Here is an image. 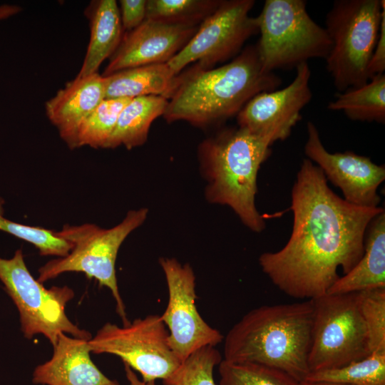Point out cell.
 <instances>
[{
  "label": "cell",
  "instance_id": "29",
  "mask_svg": "<svg viewBox=\"0 0 385 385\" xmlns=\"http://www.w3.org/2000/svg\"><path fill=\"white\" fill-rule=\"evenodd\" d=\"M370 352L385 351V288L358 292Z\"/></svg>",
  "mask_w": 385,
  "mask_h": 385
},
{
  "label": "cell",
  "instance_id": "8",
  "mask_svg": "<svg viewBox=\"0 0 385 385\" xmlns=\"http://www.w3.org/2000/svg\"><path fill=\"white\" fill-rule=\"evenodd\" d=\"M0 280L19 314L26 338L43 335L53 346L61 333L89 340L91 334L68 317L66 307L74 297L67 286L46 288L28 270L21 249L10 259L0 257Z\"/></svg>",
  "mask_w": 385,
  "mask_h": 385
},
{
  "label": "cell",
  "instance_id": "32",
  "mask_svg": "<svg viewBox=\"0 0 385 385\" xmlns=\"http://www.w3.org/2000/svg\"><path fill=\"white\" fill-rule=\"evenodd\" d=\"M124 369L125 376L129 385H155V381H143L140 380L133 371V370L128 365L124 364Z\"/></svg>",
  "mask_w": 385,
  "mask_h": 385
},
{
  "label": "cell",
  "instance_id": "4",
  "mask_svg": "<svg viewBox=\"0 0 385 385\" xmlns=\"http://www.w3.org/2000/svg\"><path fill=\"white\" fill-rule=\"evenodd\" d=\"M274 143L270 138L238 126L222 130L199 147L202 170L207 180V200L229 206L255 232L265 227L255 205L257 173Z\"/></svg>",
  "mask_w": 385,
  "mask_h": 385
},
{
  "label": "cell",
  "instance_id": "10",
  "mask_svg": "<svg viewBox=\"0 0 385 385\" xmlns=\"http://www.w3.org/2000/svg\"><path fill=\"white\" fill-rule=\"evenodd\" d=\"M168 336L160 315L149 314L123 327L106 323L88 344L91 352L120 357L143 381L165 380L182 364L169 346Z\"/></svg>",
  "mask_w": 385,
  "mask_h": 385
},
{
  "label": "cell",
  "instance_id": "22",
  "mask_svg": "<svg viewBox=\"0 0 385 385\" xmlns=\"http://www.w3.org/2000/svg\"><path fill=\"white\" fill-rule=\"evenodd\" d=\"M327 108L331 111H342L352 120L384 123V73L373 76L360 86L337 92Z\"/></svg>",
  "mask_w": 385,
  "mask_h": 385
},
{
  "label": "cell",
  "instance_id": "27",
  "mask_svg": "<svg viewBox=\"0 0 385 385\" xmlns=\"http://www.w3.org/2000/svg\"><path fill=\"white\" fill-rule=\"evenodd\" d=\"M222 360L220 351L212 346H203L189 355L164 385H216L213 370Z\"/></svg>",
  "mask_w": 385,
  "mask_h": 385
},
{
  "label": "cell",
  "instance_id": "20",
  "mask_svg": "<svg viewBox=\"0 0 385 385\" xmlns=\"http://www.w3.org/2000/svg\"><path fill=\"white\" fill-rule=\"evenodd\" d=\"M167 63L126 68L106 78V99L162 96L168 99L177 82Z\"/></svg>",
  "mask_w": 385,
  "mask_h": 385
},
{
  "label": "cell",
  "instance_id": "17",
  "mask_svg": "<svg viewBox=\"0 0 385 385\" xmlns=\"http://www.w3.org/2000/svg\"><path fill=\"white\" fill-rule=\"evenodd\" d=\"M104 99V76L98 73L85 77L77 76L47 101L46 113L61 138L73 149L79 125Z\"/></svg>",
  "mask_w": 385,
  "mask_h": 385
},
{
  "label": "cell",
  "instance_id": "28",
  "mask_svg": "<svg viewBox=\"0 0 385 385\" xmlns=\"http://www.w3.org/2000/svg\"><path fill=\"white\" fill-rule=\"evenodd\" d=\"M0 230L34 245L43 256H66L72 249L68 241L59 237L56 232L40 227L17 223L5 217L0 202Z\"/></svg>",
  "mask_w": 385,
  "mask_h": 385
},
{
  "label": "cell",
  "instance_id": "11",
  "mask_svg": "<svg viewBox=\"0 0 385 385\" xmlns=\"http://www.w3.org/2000/svg\"><path fill=\"white\" fill-rule=\"evenodd\" d=\"M254 4V0L221 1L168 65L179 74L191 63L210 68L237 56L244 43L259 32L257 18L250 16Z\"/></svg>",
  "mask_w": 385,
  "mask_h": 385
},
{
  "label": "cell",
  "instance_id": "2",
  "mask_svg": "<svg viewBox=\"0 0 385 385\" xmlns=\"http://www.w3.org/2000/svg\"><path fill=\"white\" fill-rule=\"evenodd\" d=\"M281 83L278 76L263 71L256 45L249 46L223 66L195 65L178 74L163 116L168 123L214 125L237 115L255 95L274 91Z\"/></svg>",
  "mask_w": 385,
  "mask_h": 385
},
{
  "label": "cell",
  "instance_id": "14",
  "mask_svg": "<svg viewBox=\"0 0 385 385\" xmlns=\"http://www.w3.org/2000/svg\"><path fill=\"white\" fill-rule=\"evenodd\" d=\"M296 71L293 81L285 88L252 97L237 115L238 126L274 142L288 138L301 119V111L312 97L308 63L300 64Z\"/></svg>",
  "mask_w": 385,
  "mask_h": 385
},
{
  "label": "cell",
  "instance_id": "5",
  "mask_svg": "<svg viewBox=\"0 0 385 385\" xmlns=\"http://www.w3.org/2000/svg\"><path fill=\"white\" fill-rule=\"evenodd\" d=\"M147 215L146 208L130 210L119 224L109 229L90 223L64 225L56 232L71 243L72 249L66 256L50 260L41 267L37 280L43 283L65 272H83L109 289L123 325L128 324L118 286L115 261L124 240L144 222Z\"/></svg>",
  "mask_w": 385,
  "mask_h": 385
},
{
  "label": "cell",
  "instance_id": "6",
  "mask_svg": "<svg viewBox=\"0 0 385 385\" xmlns=\"http://www.w3.org/2000/svg\"><path fill=\"white\" fill-rule=\"evenodd\" d=\"M384 0H337L326 15L332 45L325 61L338 92L369 81L368 65L376 44Z\"/></svg>",
  "mask_w": 385,
  "mask_h": 385
},
{
  "label": "cell",
  "instance_id": "9",
  "mask_svg": "<svg viewBox=\"0 0 385 385\" xmlns=\"http://www.w3.org/2000/svg\"><path fill=\"white\" fill-rule=\"evenodd\" d=\"M312 300L310 372L339 368L371 354L358 292L326 294Z\"/></svg>",
  "mask_w": 385,
  "mask_h": 385
},
{
  "label": "cell",
  "instance_id": "15",
  "mask_svg": "<svg viewBox=\"0 0 385 385\" xmlns=\"http://www.w3.org/2000/svg\"><path fill=\"white\" fill-rule=\"evenodd\" d=\"M198 26L150 19L123 35L103 76L133 67L168 63L190 41Z\"/></svg>",
  "mask_w": 385,
  "mask_h": 385
},
{
  "label": "cell",
  "instance_id": "7",
  "mask_svg": "<svg viewBox=\"0 0 385 385\" xmlns=\"http://www.w3.org/2000/svg\"><path fill=\"white\" fill-rule=\"evenodd\" d=\"M257 18L260 37L256 47L265 72L327 57L330 38L308 14L305 1L266 0Z\"/></svg>",
  "mask_w": 385,
  "mask_h": 385
},
{
  "label": "cell",
  "instance_id": "33",
  "mask_svg": "<svg viewBox=\"0 0 385 385\" xmlns=\"http://www.w3.org/2000/svg\"><path fill=\"white\" fill-rule=\"evenodd\" d=\"M21 10L20 7L12 5L0 6V19L9 17Z\"/></svg>",
  "mask_w": 385,
  "mask_h": 385
},
{
  "label": "cell",
  "instance_id": "13",
  "mask_svg": "<svg viewBox=\"0 0 385 385\" xmlns=\"http://www.w3.org/2000/svg\"><path fill=\"white\" fill-rule=\"evenodd\" d=\"M307 130L305 155L317 163L327 180L342 190L343 199L358 207H379L381 198L377 190L385 179L384 165H376L369 158L351 151L329 153L314 123L307 122Z\"/></svg>",
  "mask_w": 385,
  "mask_h": 385
},
{
  "label": "cell",
  "instance_id": "18",
  "mask_svg": "<svg viewBox=\"0 0 385 385\" xmlns=\"http://www.w3.org/2000/svg\"><path fill=\"white\" fill-rule=\"evenodd\" d=\"M385 288V211L369 223L364 252L357 264L332 284L327 294H339Z\"/></svg>",
  "mask_w": 385,
  "mask_h": 385
},
{
  "label": "cell",
  "instance_id": "31",
  "mask_svg": "<svg viewBox=\"0 0 385 385\" xmlns=\"http://www.w3.org/2000/svg\"><path fill=\"white\" fill-rule=\"evenodd\" d=\"M385 71V6L383 8L379 33L376 44L368 65L369 79L383 74Z\"/></svg>",
  "mask_w": 385,
  "mask_h": 385
},
{
  "label": "cell",
  "instance_id": "23",
  "mask_svg": "<svg viewBox=\"0 0 385 385\" xmlns=\"http://www.w3.org/2000/svg\"><path fill=\"white\" fill-rule=\"evenodd\" d=\"M304 381L344 385H385V351L372 352L362 359L339 368L311 371Z\"/></svg>",
  "mask_w": 385,
  "mask_h": 385
},
{
  "label": "cell",
  "instance_id": "30",
  "mask_svg": "<svg viewBox=\"0 0 385 385\" xmlns=\"http://www.w3.org/2000/svg\"><path fill=\"white\" fill-rule=\"evenodd\" d=\"M146 0H120V15L123 30L130 31L145 19Z\"/></svg>",
  "mask_w": 385,
  "mask_h": 385
},
{
  "label": "cell",
  "instance_id": "26",
  "mask_svg": "<svg viewBox=\"0 0 385 385\" xmlns=\"http://www.w3.org/2000/svg\"><path fill=\"white\" fill-rule=\"evenodd\" d=\"M219 385H299L280 370L255 363H234L222 359L219 364Z\"/></svg>",
  "mask_w": 385,
  "mask_h": 385
},
{
  "label": "cell",
  "instance_id": "25",
  "mask_svg": "<svg viewBox=\"0 0 385 385\" xmlns=\"http://www.w3.org/2000/svg\"><path fill=\"white\" fill-rule=\"evenodd\" d=\"M221 1L148 0L145 19L172 24L198 26Z\"/></svg>",
  "mask_w": 385,
  "mask_h": 385
},
{
  "label": "cell",
  "instance_id": "24",
  "mask_svg": "<svg viewBox=\"0 0 385 385\" xmlns=\"http://www.w3.org/2000/svg\"><path fill=\"white\" fill-rule=\"evenodd\" d=\"M131 99H104L79 125L75 148L85 145L106 148L121 111Z\"/></svg>",
  "mask_w": 385,
  "mask_h": 385
},
{
  "label": "cell",
  "instance_id": "16",
  "mask_svg": "<svg viewBox=\"0 0 385 385\" xmlns=\"http://www.w3.org/2000/svg\"><path fill=\"white\" fill-rule=\"evenodd\" d=\"M86 339L58 335L51 358L38 365L32 382L43 385H120L104 375L92 361Z\"/></svg>",
  "mask_w": 385,
  "mask_h": 385
},
{
  "label": "cell",
  "instance_id": "34",
  "mask_svg": "<svg viewBox=\"0 0 385 385\" xmlns=\"http://www.w3.org/2000/svg\"><path fill=\"white\" fill-rule=\"evenodd\" d=\"M299 385H344V384L332 383V382H325V381L313 382V381H303L299 383Z\"/></svg>",
  "mask_w": 385,
  "mask_h": 385
},
{
  "label": "cell",
  "instance_id": "1",
  "mask_svg": "<svg viewBox=\"0 0 385 385\" xmlns=\"http://www.w3.org/2000/svg\"><path fill=\"white\" fill-rule=\"evenodd\" d=\"M293 227L287 244L259 257L263 272L289 297L314 299L326 294L364 252L371 221L384 211L351 205L329 187L322 170L303 159L292 190Z\"/></svg>",
  "mask_w": 385,
  "mask_h": 385
},
{
  "label": "cell",
  "instance_id": "21",
  "mask_svg": "<svg viewBox=\"0 0 385 385\" xmlns=\"http://www.w3.org/2000/svg\"><path fill=\"white\" fill-rule=\"evenodd\" d=\"M168 103L162 96L132 98L121 111L106 148L123 145L130 150L144 144L151 123L163 115Z\"/></svg>",
  "mask_w": 385,
  "mask_h": 385
},
{
  "label": "cell",
  "instance_id": "12",
  "mask_svg": "<svg viewBox=\"0 0 385 385\" xmlns=\"http://www.w3.org/2000/svg\"><path fill=\"white\" fill-rule=\"evenodd\" d=\"M159 263L168 290V304L160 317L168 330L169 346L183 362L203 346H215L224 337L197 309L195 276L190 265L168 257L160 258Z\"/></svg>",
  "mask_w": 385,
  "mask_h": 385
},
{
  "label": "cell",
  "instance_id": "3",
  "mask_svg": "<svg viewBox=\"0 0 385 385\" xmlns=\"http://www.w3.org/2000/svg\"><path fill=\"white\" fill-rule=\"evenodd\" d=\"M313 315L312 299L254 308L227 332L223 359L276 369L300 383L310 372Z\"/></svg>",
  "mask_w": 385,
  "mask_h": 385
},
{
  "label": "cell",
  "instance_id": "19",
  "mask_svg": "<svg viewBox=\"0 0 385 385\" xmlns=\"http://www.w3.org/2000/svg\"><path fill=\"white\" fill-rule=\"evenodd\" d=\"M85 14L89 20L91 36L78 76L98 73L103 61L110 58L123 37L120 10L115 0L92 1Z\"/></svg>",
  "mask_w": 385,
  "mask_h": 385
}]
</instances>
